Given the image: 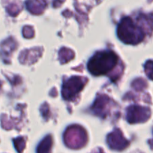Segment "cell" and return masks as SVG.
Returning <instances> with one entry per match:
<instances>
[{"label":"cell","instance_id":"cell-3","mask_svg":"<svg viewBox=\"0 0 153 153\" xmlns=\"http://www.w3.org/2000/svg\"><path fill=\"white\" fill-rule=\"evenodd\" d=\"M119 131L117 133L110 134L108 137V143L112 149H123L128 146V141L122 137Z\"/></svg>","mask_w":153,"mask_h":153},{"label":"cell","instance_id":"cell-4","mask_svg":"<svg viewBox=\"0 0 153 153\" xmlns=\"http://www.w3.org/2000/svg\"><path fill=\"white\" fill-rule=\"evenodd\" d=\"M64 85L71 87V89H69L64 92H62L63 97L66 99H69L73 97L74 95H75L74 94L80 91L81 88L82 87V82L81 79H78V78H72L71 79L69 80V82H66Z\"/></svg>","mask_w":153,"mask_h":153},{"label":"cell","instance_id":"cell-1","mask_svg":"<svg viewBox=\"0 0 153 153\" xmlns=\"http://www.w3.org/2000/svg\"><path fill=\"white\" fill-rule=\"evenodd\" d=\"M118 62V58L113 52L103 51L97 52L88 63V69L94 76L106 74Z\"/></svg>","mask_w":153,"mask_h":153},{"label":"cell","instance_id":"cell-5","mask_svg":"<svg viewBox=\"0 0 153 153\" xmlns=\"http://www.w3.org/2000/svg\"><path fill=\"white\" fill-rule=\"evenodd\" d=\"M51 144H52L51 137L50 136L47 137H45L38 147L37 153H50V152Z\"/></svg>","mask_w":153,"mask_h":153},{"label":"cell","instance_id":"cell-2","mask_svg":"<svg viewBox=\"0 0 153 153\" xmlns=\"http://www.w3.org/2000/svg\"><path fill=\"white\" fill-rule=\"evenodd\" d=\"M119 37L127 43H137L143 39V34L140 28H138L130 18H124L118 29Z\"/></svg>","mask_w":153,"mask_h":153}]
</instances>
